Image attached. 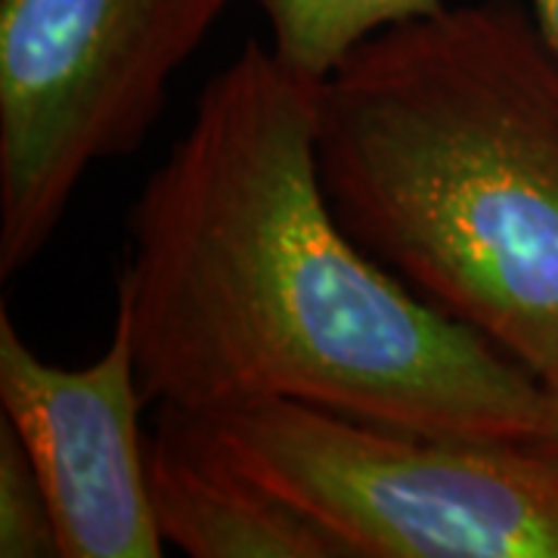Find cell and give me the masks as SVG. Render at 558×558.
I'll return each mask as SVG.
<instances>
[{"label":"cell","mask_w":558,"mask_h":558,"mask_svg":"<svg viewBox=\"0 0 558 558\" xmlns=\"http://www.w3.org/2000/svg\"><path fill=\"white\" fill-rule=\"evenodd\" d=\"M128 323L78 369L40 360L0 311V410L38 469L62 558H159L149 444Z\"/></svg>","instance_id":"5b68a950"},{"label":"cell","mask_w":558,"mask_h":558,"mask_svg":"<svg viewBox=\"0 0 558 558\" xmlns=\"http://www.w3.org/2000/svg\"><path fill=\"white\" fill-rule=\"evenodd\" d=\"M527 3H531V13L543 28L546 40L556 47L558 53V0H527Z\"/></svg>","instance_id":"30bf717a"},{"label":"cell","mask_w":558,"mask_h":558,"mask_svg":"<svg viewBox=\"0 0 558 558\" xmlns=\"http://www.w3.org/2000/svg\"><path fill=\"white\" fill-rule=\"evenodd\" d=\"M236 3L0 0V277L47 248L94 165L143 146L180 65Z\"/></svg>","instance_id":"277c9868"},{"label":"cell","mask_w":558,"mask_h":558,"mask_svg":"<svg viewBox=\"0 0 558 558\" xmlns=\"http://www.w3.org/2000/svg\"><path fill=\"white\" fill-rule=\"evenodd\" d=\"M543 391H546V410H549V428H546V438L539 447H546L549 453L558 457V357L556 363L549 366V373L539 379Z\"/></svg>","instance_id":"9c48e42d"},{"label":"cell","mask_w":558,"mask_h":558,"mask_svg":"<svg viewBox=\"0 0 558 558\" xmlns=\"http://www.w3.org/2000/svg\"><path fill=\"white\" fill-rule=\"evenodd\" d=\"M159 418L314 521L341 558H558V457L539 444L422 435L289 400Z\"/></svg>","instance_id":"3957f363"},{"label":"cell","mask_w":558,"mask_h":558,"mask_svg":"<svg viewBox=\"0 0 558 558\" xmlns=\"http://www.w3.org/2000/svg\"><path fill=\"white\" fill-rule=\"evenodd\" d=\"M326 199L418 299L543 379L558 357V53L515 0L381 28L314 84Z\"/></svg>","instance_id":"7a4b0ae2"},{"label":"cell","mask_w":558,"mask_h":558,"mask_svg":"<svg viewBox=\"0 0 558 558\" xmlns=\"http://www.w3.org/2000/svg\"><path fill=\"white\" fill-rule=\"evenodd\" d=\"M314 84L248 40L131 205L116 314L143 400L186 416L289 400L422 435L543 444L537 376L339 223Z\"/></svg>","instance_id":"6da1fadb"},{"label":"cell","mask_w":558,"mask_h":558,"mask_svg":"<svg viewBox=\"0 0 558 558\" xmlns=\"http://www.w3.org/2000/svg\"><path fill=\"white\" fill-rule=\"evenodd\" d=\"M270 50L299 78L319 81L360 40L403 20L435 13L444 0H260Z\"/></svg>","instance_id":"52a82bcc"},{"label":"cell","mask_w":558,"mask_h":558,"mask_svg":"<svg viewBox=\"0 0 558 558\" xmlns=\"http://www.w3.org/2000/svg\"><path fill=\"white\" fill-rule=\"evenodd\" d=\"M149 497L161 539L193 558H341L314 521L159 418Z\"/></svg>","instance_id":"8992f818"},{"label":"cell","mask_w":558,"mask_h":558,"mask_svg":"<svg viewBox=\"0 0 558 558\" xmlns=\"http://www.w3.org/2000/svg\"><path fill=\"white\" fill-rule=\"evenodd\" d=\"M0 556H60L47 490L7 418H0Z\"/></svg>","instance_id":"ba28073f"}]
</instances>
